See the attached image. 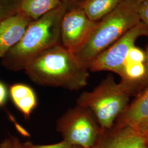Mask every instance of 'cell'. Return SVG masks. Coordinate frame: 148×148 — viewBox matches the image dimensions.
I'll list each match as a JSON object with an SVG mask.
<instances>
[{
	"label": "cell",
	"mask_w": 148,
	"mask_h": 148,
	"mask_svg": "<svg viewBox=\"0 0 148 148\" xmlns=\"http://www.w3.org/2000/svg\"><path fill=\"white\" fill-rule=\"evenodd\" d=\"M36 85L77 90L85 87L90 76L88 68L74 53L59 43L34 59L24 70Z\"/></svg>",
	"instance_id": "1"
},
{
	"label": "cell",
	"mask_w": 148,
	"mask_h": 148,
	"mask_svg": "<svg viewBox=\"0 0 148 148\" xmlns=\"http://www.w3.org/2000/svg\"><path fill=\"white\" fill-rule=\"evenodd\" d=\"M70 7L63 2L58 7L32 21L20 41L2 58V66L16 72L48 49L60 43V23Z\"/></svg>",
	"instance_id": "2"
},
{
	"label": "cell",
	"mask_w": 148,
	"mask_h": 148,
	"mask_svg": "<svg viewBox=\"0 0 148 148\" xmlns=\"http://www.w3.org/2000/svg\"><path fill=\"white\" fill-rule=\"evenodd\" d=\"M140 0H123L116 8L100 21L84 44L74 54L88 68L95 57L116 42L131 29L139 23Z\"/></svg>",
	"instance_id": "3"
},
{
	"label": "cell",
	"mask_w": 148,
	"mask_h": 148,
	"mask_svg": "<svg viewBox=\"0 0 148 148\" xmlns=\"http://www.w3.org/2000/svg\"><path fill=\"white\" fill-rule=\"evenodd\" d=\"M140 83L108 76L92 91H85L76 101L77 106L92 111L101 129H110L128 106L130 97Z\"/></svg>",
	"instance_id": "4"
},
{
	"label": "cell",
	"mask_w": 148,
	"mask_h": 148,
	"mask_svg": "<svg viewBox=\"0 0 148 148\" xmlns=\"http://www.w3.org/2000/svg\"><path fill=\"white\" fill-rule=\"evenodd\" d=\"M56 129L65 142L82 148H91L101 130L92 111L77 105L59 118Z\"/></svg>",
	"instance_id": "5"
},
{
	"label": "cell",
	"mask_w": 148,
	"mask_h": 148,
	"mask_svg": "<svg viewBox=\"0 0 148 148\" xmlns=\"http://www.w3.org/2000/svg\"><path fill=\"white\" fill-rule=\"evenodd\" d=\"M143 35L148 36V30L140 22L97 56L89 65V70L92 72L111 71L122 78L128 52L135 46L138 38Z\"/></svg>",
	"instance_id": "6"
},
{
	"label": "cell",
	"mask_w": 148,
	"mask_h": 148,
	"mask_svg": "<svg viewBox=\"0 0 148 148\" xmlns=\"http://www.w3.org/2000/svg\"><path fill=\"white\" fill-rule=\"evenodd\" d=\"M86 16L79 3L70 6L60 23V43L74 53L85 42L96 25Z\"/></svg>",
	"instance_id": "7"
},
{
	"label": "cell",
	"mask_w": 148,
	"mask_h": 148,
	"mask_svg": "<svg viewBox=\"0 0 148 148\" xmlns=\"http://www.w3.org/2000/svg\"><path fill=\"white\" fill-rule=\"evenodd\" d=\"M90 148H148L145 134L136 128L116 125L110 129H101Z\"/></svg>",
	"instance_id": "8"
},
{
	"label": "cell",
	"mask_w": 148,
	"mask_h": 148,
	"mask_svg": "<svg viewBox=\"0 0 148 148\" xmlns=\"http://www.w3.org/2000/svg\"><path fill=\"white\" fill-rule=\"evenodd\" d=\"M32 21L18 12L0 23V59L20 41Z\"/></svg>",
	"instance_id": "9"
},
{
	"label": "cell",
	"mask_w": 148,
	"mask_h": 148,
	"mask_svg": "<svg viewBox=\"0 0 148 148\" xmlns=\"http://www.w3.org/2000/svg\"><path fill=\"white\" fill-rule=\"evenodd\" d=\"M115 125L137 128L148 121V88L117 117Z\"/></svg>",
	"instance_id": "10"
},
{
	"label": "cell",
	"mask_w": 148,
	"mask_h": 148,
	"mask_svg": "<svg viewBox=\"0 0 148 148\" xmlns=\"http://www.w3.org/2000/svg\"><path fill=\"white\" fill-rule=\"evenodd\" d=\"M11 101L26 119H29L37 106V95L31 86L16 83L9 87Z\"/></svg>",
	"instance_id": "11"
},
{
	"label": "cell",
	"mask_w": 148,
	"mask_h": 148,
	"mask_svg": "<svg viewBox=\"0 0 148 148\" xmlns=\"http://www.w3.org/2000/svg\"><path fill=\"white\" fill-rule=\"evenodd\" d=\"M63 3L62 0H21L18 12L34 21L55 10Z\"/></svg>",
	"instance_id": "12"
},
{
	"label": "cell",
	"mask_w": 148,
	"mask_h": 148,
	"mask_svg": "<svg viewBox=\"0 0 148 148\" xmlns=\"http://www.w3.org/2000/svg\"><path fill=\"white\" fill-rule=\"evenodd\" d=\"M123 0H82L79 2L90 21H100L114 11Z\"/></svg>",
	"instance_id": "13"
},
{
	"label": "cell",
	"mask_w": 148,
	"mask_h": 148,
	"mask_svg": "<svg viewBox=\"0 0 148 148\" xmlns=\"http://www.w3.org/2000/svg\"><path fill=\"white\" fill-rule=\"evenodd\" d=\"M145 75V64L126 62L123 67V76L122 79L142 84Z\"/></svg>",
	"instance_id": "14"
},
{
	"label": "cell",
	"mask_w": 148,
	"mask_h": 148,
	"mask_svg": "<svg viewBox=\"0 0 148 148\" xmlns=\"http://www.w3.org/2000/svg\"><path fill=\"white\" fill-rule=\"evenodd\" d=\"M21 0H0V23L18 12Z\"/></svg>",
	"instance_id": "15"
},
{
	"label": "cell",
	"mask_w": 148,
	"mask_h": 148,
	"mask_svg": "<svg viewBox=\"0 0 148 148\" xmlns=\"http://www.w3.org/2000/svg\"><path fill=\"white\" fill-rule=\"evenodd\" d=\"M73 146L70 145L64 140L59 143L49 145H36L31 142L20 143L19 140L14 138L12 140V148H73Z\"/></svg>",
	"instance_id": "16"
},
{
	"label": "cell",
	"mask_w": 148,
	"mask_h": 148,
	"mask_svg": "<svg viewBox=\"0 0 148 148\" xmlns=\"http://www.w3.org/2000/svg\"><path fill=\"white\" fill-rule=\"evenodd\" d=\"M146 61V53L140 48L133 46L130 49L127 54L126 62L132 63H145Z\"/></svg>",
	"instance_id": "17"
},
{
	"label": "cell",
	"mask_w": 148,
	"mask_h": 148,
	"mask_svg": "<svg viewBox=\"0 0 148 148\" xmlns=\"http://www.w3.org/2000/svg\"><path fill=\"white\" fill-rule=\"evenodd\" d=\"M138 14L140 21L148 30V0L141 2L138 8Z\"/></svg>",
	"instance_id": "18"
},
{
	"label": "cell",
	"mask_w": 148,
	"mask_h": 148,
	"mask_svg": "<svg viewBox=\"0 0 148 148\" xmlns=\"http://www.w3.org/2000/svg\"><path fill=\"white\" fill-rule=\"evenodd\" d=\"M9 97V88L5 82L0 80V108L5 106Z\"/></svg>",
	"instance_id": "19"
},
{
	"label": "cell",
	"mask_w": 148,
	"mask_h": 148,
	"mask_svg": "<svg viewBox=\"0 0 148 148\" xmlns=\"http://www.w3.org/2000/svg\"><path fill=\"white\" fill-rule=\"evenodd\" d=\"M134 128H136L138 131L143 134H147L148 133V121Z\"/></svg>",
	"instance_id": "20"
},
{
	"label": "cell",
	"mask_w": 148,
	"mask_h": 148,
	"mask_svg": "<svg viewBox=\"0 0 148 148\" xmlns=\"http://www.w3.org/2000/svg\"><path fill=\"white\" fill-rule=\"evenodd\" d=\"M145 66H146V75L145 79L143 80L142 84H148V46L147 51L146 53V61H145Z\"/></svg>",
	"instance_id": "21"
},
{
	"label": "cell",
	"mask_w": 148,
	"mask_h": 148,
	"mask_svg": "<svg viewBox=\"0 0 148 148\" xmlns=\"http://www.w3.org/2000/svg\"><path fill=\"white\" fill-rule=\"evenodd\" d=\"M0 148H12V140L7 139L3 141L0 145Z\"/></svg>",
	"instance_id": "22"
},
{
	"label": "cell",
	"mask_w": 148,
	"mask_h": 148,
	"mask_svg": "<svg viewBox=\"0 0 148 148\" xmlns=\"http://www.w3.org/2000/svg\"><path fill=\"white\" fill-rule=\"evenodd\" d=\"M62 1L64 3H66L68 5H69L70 6H71L77 3H79L82 0H62Z\"/></svg>",
	"instance_id": "23"
},
{
	"label": "cell",
	"mask_w": 148,
	"mask_h": 148,
	"mask_svg": "<svg viewBox=\"0 0 148 148\" xmlns=\"http://www.w3.org/2000/svg\"><path fill=\"white\" fill-rule=\"evenodd\" d=\"M145 136H146V137H147V140H148V133H147V134H145Z\"/></svg>",
	"instance_id": "24"
},
{
	"label": "cell",
	"mask_w": 148,
	"mask_h": 148,
	"mask_svg": "<svg viewBox=\"0 0 148 148\" xmlns=\"http://www.w3.org/2000/svg\"><path fill=\"white\" fill-rule=\"evenodd\" d=\"M73 148H82L81 147H75V146H73Z\"/></svg>",
	"instance_id": "25"
},
{
	"label": "cell",
	"mask_w": 148,
	"mask_h": 148,
	"mask_svg": "<svg viewBox=\"0 0 148 148\" xmlns=\"http://www.w3.org/2000/svg\"><path fill=\"white\" fill-rule=\"evenodd\" d=\"M140 1H144V0H140Z\"/></svg>",
	"instance_id": "26"
}]
</instances>
